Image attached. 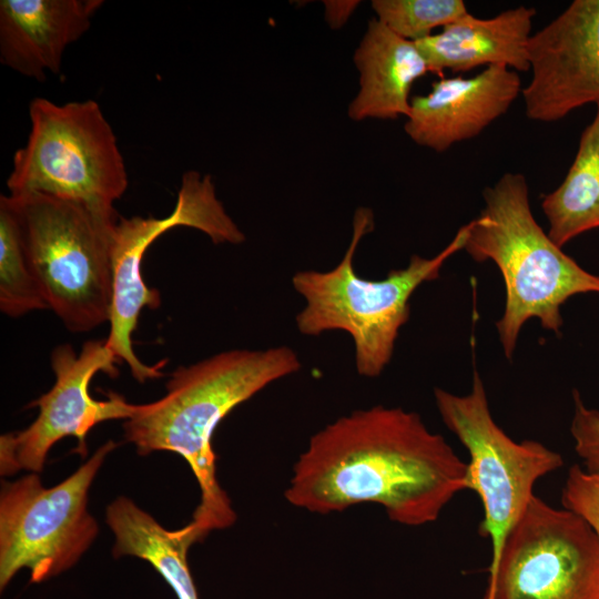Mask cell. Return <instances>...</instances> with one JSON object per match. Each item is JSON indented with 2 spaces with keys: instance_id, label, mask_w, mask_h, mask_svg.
<instances>
[{
  "instance_id": "44dd1931",
  "label": "cell",
  "mask_w": 599,
  "mask_h": 599,
  "mask_svg": "<svg viewBox=\"0 0 599 599\" xmlns=\"http://www.w3.org/2000/svg\"><path fill=\"white\" fill-rule=\"evenodd\" d=\"M562 506L581 516L599 539V475L579 465L569 468L561 494Z\"/></svg>"
},
{
  "instance_id": "5b68a950",
  "label": "cell",
  "mask_w": 599,
  "mask_h": 599,
  "mask_svg": "<svg viewBox=\"0 0 599 599\" xmlns=\"http://www.w3.org/2000/svg\"><path fill=\"white\" fill-rule=\"evenodd\" d=\"M8 195L49 309L72 333L109 322L116 211L38 192Z\"/></svg>"
},
{
  "instance_id": "7402d4cb",
  "label": "cell",
  "mask_w": 599,
  "mask_h": 599,
  "mask_svg": "<svg viewBox=\"0 0 599 599\" xmlns=\"http://www.w3.org/2000/svg\"><path fill=\"white\" fill-rule=\"evenodd\" d=\"M573 415L570 433L575 450L585 464V470L599 475V410L589 408L578 390L572 392Z\"/></svg>"
},
{
  "instance_id": "9c48e42d",
  "label": "cell",
  "mask_w": 599,
  "mask_h": 599,
  "mask_svg": "<svg viewBox=\"0 0 599 599\" xmlns=\"http://www.w3.org/2000/svg\"><path fill=\"white\" fill-rule=\"evenodd\" d=\"M185 226L206 234L214 244H240L244 233L217 199L210 174L183 173L173 211L165 217H121L112 244V302L106 347L120 364L125 363L135 380L144 383L163 376L166 361L144 364L133 349L132 334L144 307L156 309L161 296L150 288L141 273L142 260L151 244L171 229Z\"/></svg>"
},
{
  "instance_id": "4fadbf2b",
  "label": "cell",
  "mask_w": 599,
  "mask_h": 599,
  "mask_svg": "<svg viewBox=\"0 0 599 599\" xmlns=\"http://www.w3.org/2000/svg\"><path fill=\"white\" fill-rule=\"evenodd\" d=\"M518 72L489 65L471 78H440L425 95L410 99L404 130L418 145L444 152L479 135L521 93Z\"/></svg>"
},
{
  "instance_id": "30bf717a",
  "label": "cell",
  "mask_w": 599,
  "mask_h": 599,
  "mask_svg": "<svg viewBox=\"0 0 599 599\" xmlns=\"http://www.w3.org/2000/svg\"><path fill=\"white\" fill-rule=\"evenodd\" d=\"M489 572L486 599H599V539L578 514L534 496Z\"/></svg>"
},
{
  "instance_id": "ffe728a7",
  "label": "cell",
  "mask_w": 599,
  "mask_h": 599,
  "mask_svg": "<svg viewBox=\"0 0 599 599\" xmlns=\"http://www.w3.org/2000/svg\"><path fill=\"white\" fill-rule=\"evenodd\" d=\"M372 8L378 21L414 42L468 13L463 0H373Z\"/></svg>"
},
{
  "instance_id": "52a82bcc",
  "label": "cell",
  "mask_w": 599,
  "mask_h": 599,
  "mask_svg": "<svg viewBox=\"0 0 599 599\" xmlns=\"http://www.w3.org/2000/svg\"><path fill=\"white\" fill-rule=\"evenodd\" d=\"M109 440L71 476L44 487L37 473L2 483L0 494V589L21 569L42 582L77 564L98 535L88 511V493L105 457Z\"/></svg>"
},
{
  "instance_id": "3957f363",
  "label": "cell",
  "mask_w": 599,
  "mask_h": 599,
  "mask_svg": "<svg viewBox=\"0 0 599 599\" xmlns=\"http://www.w3.org/2000/svg\"><path fill=\"white\" fill-rule=\"evenodd\" d=\"M483 197V210L467 224L464 250L477 263L491 261L502 276L505 307L496 328L510 359L531 318L559 336L561 306L578 294H599V275L581 267L537 223L524 174L504 173Z\"/></svg>"
},
{
  "instance_id": "7c38bea8",
  "label": "cell",
  "mask_w": 599,
  "mask_h": 599,
  "mask_svg": "<svg viewBox=\"0 0 599 599\" xmlns=\"http://www.w3.org/2000/svg\"><path fill=\"white\" fill-rule=\"evenodd\" d=\"M526 115L556 122L599 103V0H573L529 42Z\"/></svg>"
},
{
  "instance_id": "277c9868",
  "label": "cell",
  "mask_w": 599,
  "mask_h": 599,
  "mask_svg": "<svg viewBox=\"0 0 599 599\" xmlns=\"http://www.w3.org/2000/svg\"><path fill=\"white\" fill-rule=\"evenodd\" d=\"M374 230L370 209L358 207L353 235L344 257L332 270L300 271L292 277L305 305L295 317L298 332L319 336L329 331L346 332L355 346V366L361 376H379L389 364L400 328L409 318V301L426 282L439 277L445 262L464 250L467 224L434 257L412 255L404 268L392 270L383 280H366L354 268L361 240Z\"/></svg>"
},
{
  "instance_id": "8992f818",
  "label": "cell",
  "mask_w": 599,
  "mask_h": 599,
  "mask_svg": "<svg viewBox=\"0 0 599 599\" xmlns=\"http://www.w3.org/2000/svg\"><path fill=\"white\" fill-rule=\"evenodd\" d=\"M30 132L12 159L9 194L38 192L111 211L129 185L116 135L94 100L29 103Z\"/></svg>"
},
{
  "instance_id": "5bb4252c",
  "label": "cell",
  "mask_w": 599,
  "mask_h": 599,
  "mask_svg": "<svg viewBox=\"0 0 599 599\" xmlns=\"http://www.w3.org/2000/svg\"><path fill=\"white\" fill-rule=\"evenodd\" d=\"M103 0H1L0 62L44 81L59 74L67 48L90 29Z\"/></svg>"
},
{
  "instance_id": "9a60e30c",
  "label": "cell",
  "mask_w": 599,
  "mask_h": 599,
  "mask_svg": "<svg viewBox=\"0 0 599 599\" xmlns=\"http://www.w3.org/2000/svg\"><path fill=\"white\" fill-rule=\"evenodd\" d=\"M536 9L518 6L488 19L469 12L439 33L416 41L429 72H466L481 65L529 70V42Z\"/></svg>"
},
{
  "instance_id": "7a4b0ae2",
  "label": "cell",
  "mask_w": 599,
  "mask_h": 599,
  "mask_svg": "<svg viewBox=\"0 0 599 599\" xmlns=\"http://www.w3.org/2000/svg\"><path fill=\"white\" fill-rule=\"evenodd\" d=\"M301 367L288 346L221 352L177 367L166 383V394L153 403L135 405L125 419L124 437L138 454L172 451L189 464L201 490L189 525L202 540L236 519L216 478L212 447L216 427L235 407Z\"/></svg>"
},
{
  "instance_id": "e0dca14e",
  "label": "cell",
  "mask_w": 599,
  "mask_h": 599,
  "mask_svg": "<svg viewBox=\"0 0 599 599\" xmlns=\"http://www.w3.org/2000/svg\"><path fill=\"white\" fill-rule=\"evenodd\" d=\"M106 524L115 536V558L143 559L161 575L177 599H200L186 556L190 547L201 540L187 525L167 530L124 496L108 506Z\"/></svg>"
},
{
  "instance_id": "6da1fadb",
  "label": "cell",
  "mask_w": 599,
  "mask_h": 599,
  "mask_svg": "<svg viewBox=\"0 0 599 599\" xmlns=\"http://www.w3.org/2000/svg\"><path fill=\"white\" fill-rule=\"evenodd\" d=\"M468 465L420 416L376 405L316 432L293 466L284 497L294 507L328 515L380 505L397 524L434 522L468 488Z\"/></svg>"
},
{
  "instance_id": "2e32d148",
  "label": "cell",
  "mask_w": 599,
  "mask_h": 599,
  "mask_svg": "<svg viewBox=\"0 0 599 599\" xmlns=\"http://www.w3.org/2000/svg\"><path fill=\"white\" fill-rule=\"evenodd\" d=\"M353 60L359 73V90L348 105L349 119L407 118L412 87L429 72L416 43L372 18Z\"/></svg>"
},
{
  "instance_id": "ac0fdd59",
  "label": "cell",
  "mask_w": 599,
  "mask_h": 599,
  "mask_svg": "<svg viewBox=\"0 0 599 599\" xmlns=\"http://www.w3.org/2000/svg\"><path fill=\"white\" fill-rule=\"evenodd\" d=\"M548 235L559 246L599 229V103L583 129L575 159L558 187L542 197Z\"/></svg>"
},
{
  "instance_id": "ba28073f",
  "label": "cell",
  "mask_w": 599,
  "mask_h": 599,
  "mask_svg": "<svg viewBox=\"0 0 599 599\" xmlns=\"http://www.w3.org/2000/svg\"><path fill=\"white\" fill-rule=\"evenodd\" d=\"M434 397L444 424L468 450L467 489L477 493L483 504L479 532L490 539L491 567L509 529L535 496L537 480L559 469L564 459L539 441L511 439L498 426L477 370L469 393L435 388Z\"/></svg>"
},
{
  "instance_id": "8fae6325",
  "label": "cell",
  "mask_w": 599,
  "mask_h": 599,
  "mask_svg": "<svg viewBox=\"0 0 599 599\" xmlns=\"http://www.w3.org/2000/svg\"><path fill=\"white\" fill-rule=\"evenodd\" d=\"M55 376L52 388L30 404L39 408L38 417L26 429L0 437V471L12 475L20 469L40 473L51 447L64 437L77 438L74 449L83 458L88 454L87 436L98 424L128 419L135 405L110 392L103 400L89 393L93 376L103 372L116 377L118 359L105 339L85 341L79 353L71 345H58L51 353Z\"/></svg>"
},
{
  "instance_id": "d6986e66",
  "label": "cell",
  "mask_w": 599,
  "mask_h": 599,
  "mask_svg": "<svg viewBox=\"0 0 599 599\" xmlns=\"http://www.w3.org/2000/svg\"><path fill=\"white\" fill-rule=\"evenodd\" d=\"M49 308L29 262L18 215L0 195V311L9 317Z\"/></svg>"
}]
</instances>
